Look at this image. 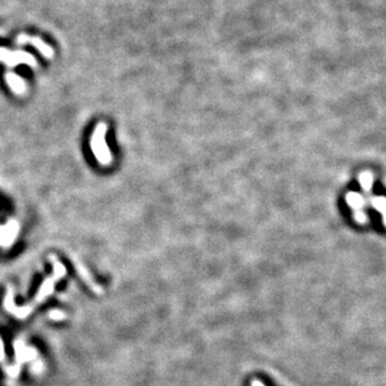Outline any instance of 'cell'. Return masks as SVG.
Instances as JSON below:
<instances>
[{
    "label": "cell",
    "instance_id": "obj_8",
    "mask_svg": "<svg viewBox=\"0 0 386 386\" xmlns=\"http://www.w3.org/2000/svg\"><path fill=\"white\" fill-rule=\"evenodd\" d=\"M50 317L53 320H61L64 317V314L60 311H53V313H50Z\"/></svg>",
    "mask_w": 386,
    "mask_h": 386
},
{
    "label": "cell",
    "instance_id": "obj_9",
    "mask_svg": "<svg viewBox=\"0 0 386 386\" xmlns=\"http://www.w3.org/2000/svg\"><path fill=\"white\" fill-rule=\"evenodd\" d=\"M251 386H265L264 384L261 383V381H259V380H254L253 383H251Z\"/></svg>",
    "mask_w": 386,
    "mask_h": 386
},
{
    "label": "cell",
    "instance_id": "obj_2",
    "mask_svg": "<svg viewBox=\"0 0 386 386\" xmlns=\"http://www.w3.org/2000/svg\"><path fill=\"white\" fill-rule=\"evenodd\" d=\"M0 61L5 63L9 67H14V65L24 63V64H29L31 67H35V59L31 54L24 53V51H17V53H10V51L5 50L3 48H0Z\"/></svg>",
    "mask_w": 386,
    "mask_h": 386
},
{
    "label": "cell",
    "instance_id": "obj_4",
    "mask_svg": "<svg viewBox=\"0 0 386 386\" xmlns=\"http://www.w3.org/2000/svg\"><path fill=\"white\" fill-rule=\"evenodd\" d=\"M6 83L10 85V88L13 89V92L18 93V94H22L25 90V83L22 80V78H19L18 75L13 74V72H9L5 75Z\"/></svg>",
    "mask_w": 386,
    "mask_h": 386
},
{
    "label": "cell",
    "instance_id": "obj_3",
    "mask_svg": "<svg viewBox=\"0 0 386 386\" xmlns=\"http://www.w3.org/2000/svg\"><path fill=\"white\" fill-rule=\"evenodd\" d=\"M17 42L20 43V44H26V43H29V44L34 45V47H35L36 49H38V50H39L40 53L45 56V58H51V55H53V50H51V48L49 47L48 44H45L44 42H42L40 39H38V38H33V36H26V35H20L19 38L17 39Z\"/></svg>",
    "mask_w": 386,
    "mask_h": 386
},
{
    "label": "cell",
    "instance_id": "obj_5",
    "mask_svg": "<svg viewBox=\"0 0 386 386\" xmlns=\"http://www.w3.org/2000/svg\"><path fill=\"white\" fill-rule=\"evenodd\" d=\"M346 201L356 213H358V211H362V208H364L365 205L364 197L361 196L360 194H356V193H350V194L347 195Z\"/></svg>",
    "mask_w": 386,
    "mask_h": 386
},
{
    "label": "cell",
    "instance_id": "obj_6",
    "mask_svg": "<svg viewBox=\"0 0 386 386\" xmlns=\"http://www.w3.org/2000/svg\"><path fill=\"white\" fill-rule=\"evenodd\" d=\"M372 206L379 210L383 214L384 217V224L386 225V197L379 196V197H372L371 199Z\"/></svg>",
    "mask_w": 386,
    "mask_h": 386
},
{
    "label": "cell",
    "instance_id": "obj_1",
    "mask_svg": "<svg viewBox=\"0 0 386 386\" xmlns=\"http://www.w3.org/2000/svg\"><path fill=\"white\" fill-rule=\"evenodd\" d=\"M105 133L106 125L105 124H99L93 134L92 139V147L93 153L96 156L99 163L103 165H108L111 163V155L109 151V147L105 144Z\"/></svg>",
    "mask_w": 386,
    "mask_h": 386
},
{
    "label": "cell",
    "instance_id": "obj_7",
    "mask_svg": "<svg viewBox=\"0 0 386 386\" xmlns=\"http://www.w3.org/2000/svg\"><path fill=\"white\" fill-rule=\"evenodd\" d=\"M360 184H361V186H362V189H364L365 192H369V190L371 189V185H372V176H371V174H369V172H364V174H361V175H360Z\"/></svg>",
    "mask_w": 386,
    "mask_h": 386
}]
</instances>
